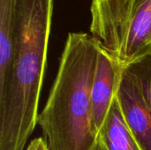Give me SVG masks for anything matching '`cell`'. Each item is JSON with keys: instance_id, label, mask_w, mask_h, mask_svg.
<instances>
[{"instance_id": "2", "label": "cell", "mask_w": 151, "mask_h": 150, "mask_svg": "<svg viewBox=\"0 0 151 150\" xmlns=\"http://www.w3.org/2000/svg\"><path fill=\"white\" fill-rule=\"evenodd\" d=\"M89 30L127 65L151 55V0H92Z\"/></svg>"}, {"instance_id": "9", "label": "cell", "mask_w": 151, "mask_h": 150, "mask_svg": "<svg viewBox=\"0 0 151 150\" xmlns=\"http://www.w3.org/2000/svg\"><path fill=\"white\" fill-rule=\"evenodd\" d=\"M96 150H107L106 149V148L104 147V145L102 143V141H98V144H97V147H96Z\"/></svg>"}, {"instance_id": "5", "label": "cell", "mask_w": 151, "mask_h": 150, "mask_svg": "<svg viewBox=\"0 0 151 150\" xmlns=\"http://www.w3.org/2000/svg\"><path fill=\"white\" fill-rule=\"evenodd\" d=\"M98 139L107 150H142L126 122L117 96L99 132Z\"/></svg>"}, {"instance_id": "6", "label": "cell", "mask_w": 151, "mask_h": 150, "mask_svg": "<svg viewBox=\"0 0 151 150\" xmlns=\"http://www.w3.org/2000/svg\"><path fill=\"white\" fill-rule=\"evenodd\" d=\"M16 0H0V88L8 78L15 54Z\"/></svg>"}, {"instance_id": "8", "label": "cell", "mask_w": 151, "mask_h": 150, "mask_svg": "<svg viewBox=\"0 0 151 150\" xmlns=\"http://www.w3.org/2000/svg\"><path fill=\"white\" fill-rule=\"evenodd\" d=\"M26 150H49L47 142L44 138L39 137L34 139L28 145Z\"/></svg>"}, {"instance_id": "7", "label": "cell", "mask_w": 151, "mask_h": 150, "mask_svg": "<svg viewBox=\"0 0 151 150\" xmlns=\"http://www.w3.org/2000/svg\"><path fill=\"white\" fill-rule=\"evenodd\" d=\"M151 108V55L125 65Z\"/></svg>"}, {"instance_id": "4", "label": "cell", "mask_w": 151, "mask_h": 150, "mask_svg": "<svg viewBox=\"0 0 151 150\" xmlns=\"http://www.w3.org/2000/svg\"><path fill=\"white\" fill-rule=\"evenodd\" d=\"M116 96L126 122L142 150H151V108L126 67Z\"/></svg>"}, {"instance_id": "1", "label": "cell", "mask_w": 151, "mask_h": 150, "mask_svg": "<svg viewBox=\"0 0 151 150\" xmlns=\"http://www.w3.org/2000/svg\"><path fill=\"white\" fill-rule=\"evenodd\" d=\"M102 43L92 34L69 33L46 104L38 115L49 150H96L91 88Z\"/></svg>"}, {"instance_id": "3", "label": "cell", "mask_w": 151, "mask_h": 150, "mask_svg": "<svg viewBox=\"0 0 151 150\" xmlns=\"http://www.w3.org/2000/svg\"><path fill=\"white\" fill-rule=\"evenodd\" d=\"M124 67L125 65L114 55L101 46L91 88L92 117L97 134L116 98Z\"/></svg>"}]
</instances>
